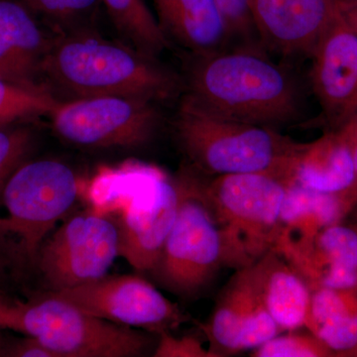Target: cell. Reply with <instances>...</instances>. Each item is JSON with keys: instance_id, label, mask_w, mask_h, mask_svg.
Listing matches in <instances>:
<instances>
[{"instance_id": "cell-1", "label": "cell", "mask_w": 357, "mask_h": 357, "mask_svg": "<svg viewBox=\"0 0 357 357\" xmlns=\"http://www.w3.org/2000/svg\"><path fill=\"white\" fill-rule=\"evenodd\" d=\"M187 88L204 107L236 121L278 130L304 119L299 79L255 47L196 55Z\"/></svg>"}, {"instance_id": "cell-2", "label": "cell", "mask_w": 357, "mask_h": 357, "mask_svg": "<svg viewBox=\"0 0 357 357\" xmlns=\"http://www.w3.org/2000/svg\"><path fill=\"white\" fill-rule=\"evenodd\" d=\"M42 75L75 98L121 96L160 103L175 100L185 89L156 58L88 30L53 40Z\"/></svg>"}, {"instance_id": "cell-3", "label": "cell", "mask_w": 357, "mask_h": 357, "mask_svg": "<svg viewBox=\"0 0 357 357\" xmlns=\"http://www.w3.org/2000/svg\"><path fill=\"white\" fill-rule=\"evenodd\" d=\"M174 132L197 172L208 176L268 173L294 182V171L306 143L277 129L223 116L185 95Z\"/></svg>"}, {"instance_id": "cell-4", "label": "cell", "mask_w": 357, "mask_h": 357, "mask_svg": "<svg viewBox=\"0 0 357 357\" xmlns=\"http://www.w3.org/2000/svg\"><path fill=\"white\" fill-rule=\"evenodd\" d=\"M194 171L220 230L223 267L243 269L274 249L292 180L268 173L208 176Z\"/></svg>"}, {"instance_id": "cell-5", "label": "cell", "mask_w": 357, "mask_h": 357, "mask_svg": "<svg viewBox=\"0 0 357 357\" xmlns=\"http://www.w3.org/2000/svg\"><path fill=\"white\" fill-rule=\"evenodd\" d=\"M0 328L36 338L56 357L144 356L149 337L91 316L53 296L20 302L0 295Z\"/></svg>"}, {"instance_id": "cell-6", "label": "cell", "mask_w": 357, "mask_h": 357, "mask_svg": "<svg viewBox=\"0 0 357 357\" xmlns=\"http://www.w3.org/2000/svg\"><path fill=\"white\" fill-rule=\"evenodd\" d=\"M81 183L70 167L57 160L25 161L0 194V230L17 244L28 267L35 266L42 243L69 215Z\"/></svg>"}, {"instance_id": "cell-7", "label": "cell", "mask_w": 357, "mask_h": 357, "mask_svg": "<svg viewBox=\"0 0 357 357\" xmlns=\"http://www.w3.org/2000/svg\"><path fill=\"white\" fill-rule=\"evenodd\" d=\"M177 181L181 191L177 218L150 272L167 290L190 298L208 287L223 267L222 243L196 172L185 170Z\"/></svg>"}, {"instance_id": "cell-8", "label": "cell", "mask_w": 357, "mask_h": 357, "mask_svg": "<svg viewBox=\"0 0 357 357\" xmlns=\"http://www.w3.org/2000/svg\"><path fill=\"white\" fill-rule=\"evenodd\" d=\"M121 252L116 218L93 208L66 220L45 239L38 268L52 291L77 287L107 276Z\"/></svg>"}, {"instance_id": "cell-9", "label": "cell", "mask_w": 357, "mask_h": 357, "mask_svg": "<svg viewBox=\"0 0 357 357\" xmlns=\"http://www.w3.org/2000/svg\"><path fill=\"white\" fill-rule=\"evenodd\" d=\"M50 117L62 139L91 148L141 146L151 140L161 123L158 103L121 96L60 102Z\"/></svg>"}, {"instance_id": "cell-10", "label": "cell", "mask_w": 357, "mask_h": 357, "mask_svg": "<svg viewBox=\"0 0 357 357\" xmlns=\"http://www.w3.org/2000/svg\"><path fill=\"white\" fill-rule=\"evenodd\" d=\"M48 294L91 316L117 325L162 333L185 321L177 305L136 275H107L91 283Z\"/></svg>"}, {"instance_id": "cell-11", "label": "cell", "mask_w": 357, "mask_h": 357, "mask_svg": "<svg viewBox=\"0 0 357 357\" xmlns=\"http://www.w3.org/2000/svg\"><path fill=\"white\" fill-rule=\"evenodd\" d=\"M236 271L203 326L213 357L257 349L282 333L263 304L251 267Z\"/></svg>"}, {"instance_id": "cell-12", "label": "cell", "mask_w": 357, "mask_h": 357, "mask_svg": "<svg viewBox=\"0 0 357 357\" xmlns=\"http://www.w3.org/2000/svg\"><path fill=\"white\" fill-rule=\"evenodd\" d=\"M261 46L287 59L312 58L340 15L337 0H250Z\"/></svg>"}, {"instance_id": "cell-13", "label": "cell", "mask_w": 357, "mask_h": 357, "mask_svg": "<svg viewBox=\"0 0 357 357\" xmlns=\"http://www.w3.org/2000/svg\"><path fill=\"white\" fill-rule=\"evenodd\" d=\"M311 84L326 130H338L357 114V33L342 13L312 56Z\"/></svg>"}, {"instance_id": "cell-14", "label": "cell", "mask_w": 357, "mask_h": 357, "mask_svg": "<svg viewBox=\"0 0 357 357\" xmlns=\"http://www.w3.org/2000/svg\"><path fill=\"white\" fill-rule=\"evenodd\" d=\"M177 178L165 174L141 190L117 215L121 252L137 271H151L172 229L180 206Z\"/></svg>"}, {"instance_id": "cell-15", "label": "cell", "mask_w": 357, "mask_h": 357, "mask_svg": "<svg viewBox=\"0 0 357 357\" xmlns=\"http://www.w3.org/2000/svg\"><path fill=\"white\" fill-rule=\"evenodd\" d=\"M310 288H357V229L326 227L312 241L280 253Z\"/></svg>"}, {"instance_id": "cell-16", "label": "cell", "mask_w": 357, "mask_h": 357, "mask_svg": "<svg viewBox=\"0 0 357 357\" xmlns=\"http://www.w3.org/2000/svg\"><path fill=\"white\" fill-rule=\"evenodd\" d=\"M356 202L357 192L328 194L293 182L282 204L275 250L285 252L310 243L321 230L340 223Z\"/></svg>"}, {"instance_id": "cell-17", "label": "cell", "mask_w": 357, "mask_h": 357, "mask_svg": "<svg viewBox=\"0 0 357 357\" xmlns=\"http://www.w3.org/2000/svg\"><path fill=\"white\" fill-rule=\"evenodd\" d=\"M52 42L27 6L15 0H0V77L41 86L36 79L42 75Z\"/></svg>"}, {"instance_id": "cell-18", "label": "cell", "mask_w": 357, "mask_h": 357, "mask_svg": "<svg viewBox=\"0 0 357 357\" xmlns=\"http://www.w3.org/2000/svg\"><path fill=\"white\" fill-rule=\"evenodd\" d=\"M166 36L206 55L227 50L234 38L215 0H152Z\"/></svg>"}, {"instance_id": "cell-19", "label": "cell", "mask_w": 357, "mask_h": 357, "mask_svg": "<svg viewBox=\"0 0 357 357\" xmlns=\"http://www.w3.org/2000/svg\"><path fill=\"white\" fill-rule=\"evenodd\" d=\"M250 267L263 304L282 332L305 326L311 288L302 275L275 249Z\"/></svg>"}, {"instance_id": "cell-20", "label": "cell", "mask_w": 357, "mask_h": 357, "mask_svg": "<svg viewBox=\"0 0 357 357\" xmlns=\"http://www.w3.org/2000/svg\"><path fill=\"white\" fill-rule=\"evenodd\" d=\"M294 182L328 194L357 192L351 148L342 131L326 130L306 143L296 164Z\"/></svg>"}, {"instance_id": "cell-21", "label": "cell", "mask_w": 357, "mask_h": 357, "mask_svg": "<svg viewBox=\"0 0 357 357\" xmlns=\"http://www.w3.org/2000/svg\"><path fill=\"white\" fill-rule=\"evenodd\" d=\"M305 328L335 356H349L357 347V288H311Z\"/></svg>"}, {"instance_id": "cell-22", "label": "cell", "mask_w": 357, "mask_h": 357, "mask_svg": "<svg viewBox=\"0 0 357 357\" xmlns=\"http://www.w3.org/2000/svg\"><path fill=\"white\" fill-rule=\"evenodd\" d=\"M163 174L137 164L103 170L89 185L86 199L93 211L116 218L131 199Z\"/></svg>"}, {"instance_id": "cell-23", "label": "cell", "mask_w": 357, "mask_h": 357, "mask_svg": "<svg viewBox=\"0 0 357 357\" xmlns=\"http://www.w3.org/2000/svg\"><path fill=\"white\" fill-rule=\"evenodd\" d=\"M119 31L134 49L157 58L169 47L158 20L148 8L145 0H102Z\"/></svg>"}, {"instance_id": "cell-24", "label": "cell", "mask_w": 357, "mask_h": 357, "mask_svg": "<svg viewBox=\"0 0 357 357\" xmlns=\"http://www.w3.org/2000/svg\"><path fill=\"white\" fill-rule=\"evenodd\" d=\"M60 102L42 86L14 83L0 77V128L49 115Z\"/></svg>"}, {"instance_id": "cell-25", "label": "cell", "mask_w": 357, "mask_h": 357, "mask_svg": "<svg viewBox=\"0 0 357 357\" xmlns=\"http://www.w3.org/2000/svg\"><path fill=\"white\" fill-rule=\"evenodd\" d=\"M28 8L36 11L60 29L84 31L79 26L95 15L102 0H25Z\"/></svg>"}, {"instance_id": "cell-26", "label": "cell", "mask_w": 357, "mask_h": 357, "mask_svg": "<svg viewBox=\"0 0 357 357\" xmlns=\"http://www.w3.org/2000/svg\"><path fill=\"white\" fill-rule=\"evenodd\" d=\"M255 357H328L335 351L319 337L309 333H294L276 335L255 349Z\"/></svg>"}, {"instance_id": "cell-27", "label": "cell", "mask_w": 357, "mask_h": 357, "mask_svg": "<svg viewBox=\"0 0 357 357\" xmlns=\"http://www.w3.org/2000/svg\"><path fill=\"white\" fill-rule=\"evenodd\" d=\"M34 142L29 128H0V194L14 171L27 159Z\"/></svg>"}, {"instance_id": "cell-28", "label": "cell", "mask_w": 357, "mask_h": 357, "mask_svg": "<svg viewBox=\"0 0 357 357\" xmlns=\"http://www.w3.org/2000/svg\"><path fill=\"white\" fill-rule=\"evenodd\" d=\"M225 16L234 38L243 40V46H253L255 34L251 17L250 0H215Z\"/></svg>"}, {"instance_id": "cell-29", "label": "cell", "mask_w": 357, "mask_h": 357, "mask_svg": "<svg viewBox=\"0 0 357 357\" xmlns=\"http://www.w3.org/2000/svg\"><path fill=\"white\" fill-rule=\"evenodd\" d=\"M156 357H213L198 338L174 337L167 332L160 333L159 344L154 352Z\"/></svg>"}, {"instance_id": "cell-30", "label": "cell", "mask_w": 357, "mask_h": 357, "mask_svg": "<svg viewBox=\"0 0 357 357\" xmlns=\"http://www.w3.org/2000/svg\"><path fill=\"white\" fill-rule=\"evenodd\" d=\"M28 267L20 248L10 237L0 230V287L10 278H15Z\"/></svg>"}, {"instance_id": "cell-31", "label": "cell", "mask_w": 357, "mask_h": 357, "mask_svg": "<svg viewBox=\"0 0 357 357\" xmlns=\"http://www.w3.org/2000/svg\"><path fill=\"white\" fill-rule=\"evenodd\" d=\"M0 356L13 357H56L55 354L38 342L36 338L27 337L17 340L4 349H0Z\"/></svg>"}, {"instance_id": "cell-32", "label": "cell", "mask_w": 357, "mask_h": 357, "mask_svg": "<svg viewBox=\"0 0 357 357\" xmlns=\"http://www.w3.org/2000/svg\"><path fill=\"white\" fill-rule=\"evenodd\" d=\"M347 138L349 146L351 148L352 157H354V166L357 173V114L344 128L338 129Z\"/></svg>"}, {"instance_id": "cell-33", "label": "cell", "mask_w": 357, "mask_h": 357, "mask_svg": "<svg viewBox=\"0 0 357 357\" xmlns=\"http://www.w3.org/2000/svg\"><path fill=\"white\" fill-rule=\"evenodd\" d=\"M340 9L345 22L357 33V6H340Z\"/></svg>"}, {"instance_id": "cell-34", "label": "cell", "mask_w": 357, "mask_h": 357, "mask_svg": "<svg viewBox=\"0 0 357 357\" xmlns=\"http://www.w3.org/2000/svg\"><path fill=\"white\" fill-rule=\"evenodd\" d=\"M340 6H357V0H337Z\"/></svg>"}, {"instance_id": "cell-35", "label": "cell", "mask_w": 357, "mask_h": 357, "mask_svg": "<svg viewBox=\"0 0 357 357\" xmlns=\"http://www.w3.org/2000/svg\"><path fill=\"white\" fill-rule=\"evenodd\" d=\"M349 356H357V347L356 349H354V351H352L351 354H349Z\"/></svg>"}]
</instances>
